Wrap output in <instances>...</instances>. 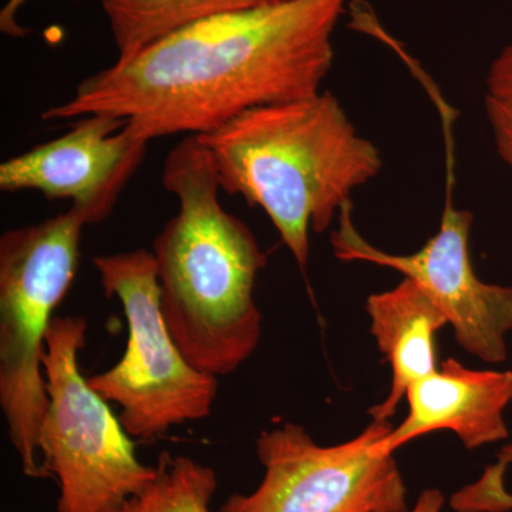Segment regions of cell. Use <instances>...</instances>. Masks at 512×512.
<instances>
[{"label": "cell", "mask_w": 512, "mask_h": 512, "mask_svg": "<svg viewBox=\"0 0 512 512\" xmlns=\"http://www.w3.org/2000/svg\"><path fill=\"white\" fill-rule=\"evenodd\" d=\"M485 114L493 131L495 148L512 170V99L485 96Z\"/></svg>", "instance_id": "14"}, {"label": "cell", "mask_w": 512, "mask_h": 512, "mask_svg": "<svg viewBox=\"0 0 512 512\" xmlns=\"http://www.w3.org/2000/svg\"><path fill=\"white\" fill-rule=\"evenodd\" d=\"M116 43L117 60L200 20L289 0H99Z\"/></svg>", "instance_id": "12"}, {"label": "cell", "mask_w": 512, "mask_h": 512, "mask_svg": "<svg viewBox=\"0 0 512 512\" xmlns=\"http://www.w3.org/2000/svg\"><path fill=\"white\" fill-rule=\"evenodd\" d=\"M86 336L83 316L50 323L42 359L49 406L37 447L47 476L59 483L57 512H121L151 483L156 466L138 460L109 402L80 373Z\"/></svg>", "instance_id": "5"}, {"label": "cell", "mask_w": 512, "mask_h": 512, "mask_svg": "<svg viewBox=\"0 0 512 512\" xmlns=\"http://www.w3.org/2000/svg\"><path fill=\"white\" fill-rule=\"evenodd\" d=\"M487 96L512 99V45L501 50L487 74Z\"/></svg>", "instance_id": "15"}, {"label": "cell", "mask_w": 512, "mask_h": 512, "mask_svg": "<svg viewBox=\"0 0 512 512\" xmlns=\"http://www.w3.org/2000/svg\"><path fill=\"white\" fill-rule=\"evenodd\" d=\"M217 488L214 468L164 451L156 463V476L121 512H211Z\"/></svg>", "instance_id": "13"}, {"label": "cell", "mask_w": 512, "mask_h": 512, "mask_svg": "<svg viewBox=\"0 0 512 512\" xmlns=\"http://www.w3.org/2000/svg\"><path fill=\"white\" fill-rule=\"evenodd\" d=\"M349 0H289L191 23L77 84L42 120L104 114L143 140L201 136L245 111L322 92Z\"/></svg>", "instance_id": "1"}, {"label": "cell", "mask_w": 512, "mask_h": 512, "mask_svg": "<svg viewBox=\"0 0 512 512\" xmlns=\"http://www.w3.org/2000/svg\"><path fill=\"white\" fill-rule=\"evenodd\" d=\"M29 0H8L0 10V32L10 37H23L26 30L19 23V13Z\"/></svg>", "instance_id": "16"}, {"label": "cell", "mask_w": 512, "mask_h": 512, "mask_svg": "<svg viewBox=\"0 0 512 512\" xmlns=\"http://www.w3.org/2000/svg\"><path fill=\"white\" fill-rule=\"evenodd\" d=\"M338 217L339 227L332 232L336 258L402 272L443 311L458 345L487 363L507 359L505 335L512 330V286L485 284L477 278L468 251L474 217L457 210L450 194L439 232L414 254H387L369 244L353 224L352 202L343 205Z\"/></svg>", "instance_id": "8"}, {"label": "cell", "mask_w": 512, "mask_h": 512, "mask_svg": "<svg viewBox=\"0 0 512 512\" xmlns=\"http://www.w3.org/2000/svg\"><path fill=\"white\" fill-rule=\"evenodd\" d=\"M379 349L392 366V386L384 402L369 410L373 421H389L413 383L437 370L434 336L448 320L412 279L392 291L370 295L366 303Z\"/></svg>", "instance_id": "11"}, {"label": "cell", "mask_w": 512, "mask_h": 512, "mask_svg": "<svg viewBox=\"0 0 512 512\" xmlns=\"http://www.w3.org/2000/svg\"><path fill=\"white\" fill-rule=\"evenodd\" d=\"M161 181L178 200L151 251L165 323L192 366L231 375L261 339L254 289L266 256L251 229L222 207L214 161L197 137L168 153Z\"/></svg>", "instance_id": "2"}, {"label": "cell", "mask_w": 512, "mask_h": 512, "mask_svg": "<svg viewBox=\"0 0 512 512\" xmlns=\"http://www.w3.org/2000/svg\"><path fill=\"white\" fill-rule=\"evenodd\" d=\"M195 137L210 151L221 190L261 207L302 269L309 231L325 232L383 165L375 144L323 90L245 111Z\"/></svg>", "instance_id": "3"}, {"label": "cell", "mask_w": 512, "mask_h": 512, "mask_svg": "<svg viewBox=\"0 0 512 512\" xmlns=\"http://www.w3.org/2000/svg\"><path fill=\"white\" fill-rule=\"evenodd\" d=\"M107 298L126 315L128 338L119 362L87 382L120 407L128 436L158 439L171 427L207 419L218 394V377L188 362L165 323L156 259L148 249L93 259Z\"/></svg>", "instance_id": "6"}, {"label": "cell", "mask_w": 512, "mask_h": 512, "mask_svg": "<svg viewBox=\"0 0 512 512\" xmlns=\"http://www.w3.org/2000/svg\"><path fill=\"white\" fill-rule=\"evenodd\" d=\"M82 211L8 229L0 237V406L25 476L49 478L37 461L49 396L43 355L53 312L79 266Z\"/></svg>", "instance_id": "4"}, {"label": "cell", "mask_w": 512, "mask_h": 512, "mask_svg": "<svg viewBox=\"0 0 512 512\" xmlns=\"http://www.w3.org/2000/svg\"><path fill=\"white\" fill-rule=\"evenodd\" d=\"M409 414L389 436L393 450L437 430H451L468 450L505 440L504 410L512 402V372L471 370L456 359L413 383Z\"/></svg>", "instance_id": "10"}, {"label": "cell", "mask_w": 512, "mask_h": 512, "mask_svg": "<svg viewBox=\"0 0 512 512\" xmlns=\"http://www.w3.org/2000/svg\"><path fill=\"white\" fill-rule=\"evenodd\" d=\"M77 120L63 136L3 161L0 190L70 200L89 225L99 224L146 158L148 141L117 117L92 114Z\"/></svg>", "instance_id": "9"}, {"label": "cell", "mask_w": 512, "mask_h": 512, "mask_svg": "<svg viewBox=\"0 0 512 512\" xmlns=\"http://www.w3.org/2000/svg\"><path fill=\"white\" fill-rule=\"evenodd\" d=\"M443 505L444 495L439 490L431 488V490L423 491L420 494L412 512H441Z\"/></svg>", "instance_id": "17"}, {"label": "cell", "mask_w": 512, "mask_h": 512, "mask_svg": "<svg viewBox=\"0 0 512 512\" xmlns=\"http://www.w3.org/2000/svg\"><path fill=\"white\" fill-rule=\"evenodd\" d=\"M393 429L390 421H373L356 439L330 447L291 421L264 431L256 440L261 484L232 494L218 512H406Z\"/></svg>", "instance_id": "7"}]
</instances>
